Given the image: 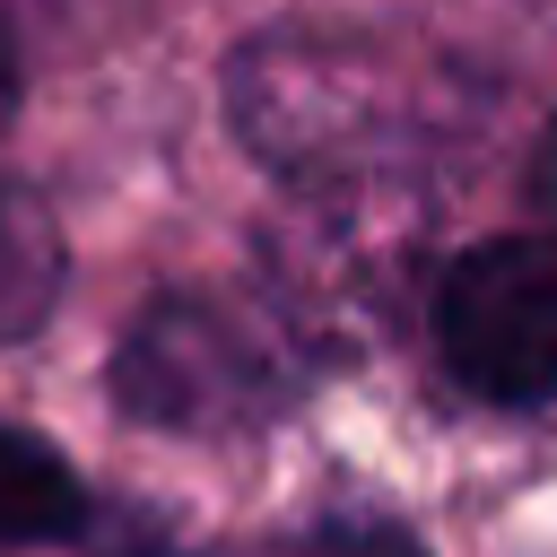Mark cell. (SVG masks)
<instances>
[{
	"instance_id": "obj_3",
	"label": "cell",
	"mask_w": 557,
	"mask_h": 557,
	"mask_svg": "<svg viewBox=\"0 0 557 557\" xmlns=\"http://www.w3.org/2000/svg\"><path fill=\"white\" fill-rule=\"evenodd\" d=\"M87 522V487L78 470L26 435V426H0V548H35V540H70Z\"/></svg>"
},
{
	"instance_id": "obj_4",
	"label": "cell",
	"mask_w": 557,
	"mask_h": 557,
	"mask_svg": "<svg viewBox=\"0 0 557 557\" xmlns=\"http://www.w3.org/2000/svg\"><path fill=\"white\" fill-rule=\"evenodd\" d=\"M44 305H52V226L17 191H0V339L26 331Z\"/></svg>"
},
{
	"instance_id": "obj_2",
	"label": "cell",
	"mask_w": 557,
	"mask_h": 557,
	"mask_svg": "<svg viewBox=\"0 0 557 557\" xmlns=\"http://www.w3.org/2000/svg\"><path fill=\"white\" fill-rule=\"evenodd\" d=\"M113 392L157 426H218V418L252 409V348L209 305H157L131 331Z\"/></svg>"
},
{
	"instance_id": "obj_1",
	"label": "cell",
	"mask_w": 557,
	"mask_h": 557,
	"mask_svg": "<svg viewBox=\"0 0 557 557\" xmlns=\"http://www.w3.org/2000/svg\"><path fill=\"white\" fill-rule=\"evenodd\" d=\"M435 348L496 409L557 400V235H496L435 287Z\"/></svg>"
},
{
	"instance_id": "obj_5",
	"label": "cell",
	"mask_w": 557,
	"mask_h": 557,
	"mask_svg": "<svg viewBox=\"0 0 557 557\" xmlns=\"http://www.w3.org/2000/svg\"><path fill=\"white\" fill-rule=\"evenodd\" d=\"M313 557H418L409 531H383V522H357V531H322Z\"/></svg>"
},
{
	"instance_id": "obj_7",
	"label": "cell",
	"mask_w": 557,
	"mask_h": 557,
	"mask_svg": "<svg viewBox=\"0 0 557 557\" xmlns=\"http://www.w3.org/2000/svg\"><path fill=\"white\" fill-rule=\"evenodd\" d=\"M540 191H548V200H557V139H548V148H540Z\"/></svg>"
},
{
	"instance_id": "obj_6",
	"label": "cell",
	"mask_w": 557,
	"mask_h": 557,
	"mask_svg": "<svg viewBox=\"0 0 557 557\" xmlns=\"http://www.w3.org/2000/svg\"><path fill=\"white\" fill-rule=\"evenodd\" d=\"M9 104H17V44H9V26H0V122H9Z\"/></svg>"
}]
</instances>
